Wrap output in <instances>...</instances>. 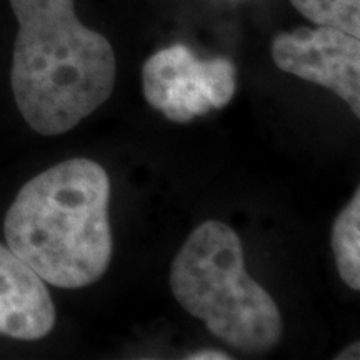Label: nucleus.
Masks as SVG:
<instances>
[{
	"label": "nucleus",
	"mask_w": 360,
	"mask_h": 360,
	"mask_svg": "<svg viewBox=\"0 0 360 360\" xmlns=\"http://www.w3.org/2000/svg\"><path fill=\"white\" fill-rule=\"evenodd\" d=\"M11 7L19 24L11 74L17 107L40 135L69 132L114 92V47L79 20L74 0Z\"/></svg>",
	"instance_id": "1"
},
{
	"label": "nucleus",
	"mask_w": 360,
	"mask_h": 360,
	"mask_svg": "<svg viewBox=\"0 0 360 360\" xmlns=\"http://www.w3.org/2000/svg\"><path fill=\"white\" fill-rule=\"evenodd\" d=\"M110 179L77 157L44 170L17 193L4 222L7 245L44 282L82 289L112 260Z\"/></svg>",
	"instance_id": "2"
},
{
	"label": "nucleus",
	"mask_w": 360,
	"mask_h": 360,
	"mask_svg": "<svg viewBox=\"0 0 360 360\" xmlns=\"http://www.w3.org/2000/svg\"><path fill=\"white\" fill-rule=\"evenodd\" d=\"M169 281L177 302L232 349L264 354L281 340V310L249 276L240 237L227 224H200L179 250Z\"/></svg>",
	"instance_id": "3"
},
{
	"label": "nucleus",
	"mask_w": 360,
	"mask_h": 360,
	"mask_svg": "<svg viewBox=\"0 0 360 360\" xmlns=\"http://www.w3.org/2000/svg\"><path fill=\"white\" fill-rule=\"evenodd\" d=\"M146 101L177 124L212 109H222L236 94V67L229 58L202 60L187 45L175 44L155 52L143 64Z\"/></svg>",
	"instance_id": "4"
},
{
	"label": "nucleus",
	"mask_w": 360,
	"mask_h": 360,
	"mask_svg": "<svg viewBox=\"0 0 360 360\" xmlns=\"http://www.w3.org/2000/svg\"><path fill=\"white\" fill-rule=\"evenodd\" d=\"M270 52L278 69L332 90L360 117L359 37L332 27H300L276 35Z\"/></svg>",
	"instance_id": "5"
},
{
	"label": "nucleus",
	"mask_w": 360,
	"mask_h": 360,
	"mask_svg": "<svg viewBox=\"0 0 360 360\" xmlns=\"http://www.w3.org/2000/svg\"><path fill=\"white\" fill-rule=\"evenodd\" d=\"M47 285L13 252L0 244V335L39 340L56 326Z\"/></svg>",
	"instance_id": "6"
},
{
	"label": "nucleus",
	"mask_w": 360,
	"mask_h": 360,
	"mask_svg": "<svg viewBox=\"0 0 360 360\" xmlns=\"http://www.w3.org/2000/svg\"><path fill=\"white\" fill-rule=\"evenodd\" d=\"M332 250L340 278L352 290H360V192L337 217L332 229Z\"/></svg>",
	"instance_id": "7"
},
{
	"label": "nucleus",
	"mask_w": 360,
	"mask_h": 360,
	"mask_svg": "<svg viewBox=\"0 0 360 360\" xmlns=\"http://www.w3.org/2000/svg\"><path fill=\"white\" fill-rule=\"evenodd\" d=\"M305 19L360 37V0H290Z\"/></svg>",
	"instance_id": "8"
},
{
	"label": "nucleus",
	"mask_w": 360,
	"mask_h": 360,
	"mask_svg": "<svg viewBox=\"0 0 360 360\" xmlns=\"http://www.w3.org/2000/svg\"><path fill=\"white\" fill-rule=\"evenodd\" d=\"M186 359H188V360H231L232 357L229 354L222 352V350L205 349V350H197V352H192L191 355H187Z\"/></svg>",
	"instance_id": "9"
},
{
	"label": "nucleus",
	"mask_w": 360,
	"mask_h": 360,
	"mask_svg": "<svg viewBox=\"0 0 360 360\" xmlns=\"http://www.w3.org/2000/svg\"><path fill=\"white\" fill-rule=\"evenodd\" d=\"M337 360H352V359H360V344L359 342H354V344H350L345 347L344 350H340L339 354L335 355Z\"/></svg>",
	"instance_id": "10"
}]
</instances>
